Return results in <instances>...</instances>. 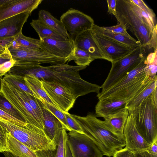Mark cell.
<instances>
[{
	"instance_id": "1",
	"label": "cell",
	"mask_w": 157,
	"mask_h": 157,
	"mask_svg": "<svg viewBox=\"0 0 157 157\" xmlns=\"http://www.w3.org/2000/svg\"><path fill=\"white\" fill-rule=\"evenodd\" d=\"M117 24L122 25L136 37L141 45L148 49H157L156 18L147 14L132 0H116Z\"/></svg>"
},
{
	"instance_id": "2",
	"label": "cell",
	"mask_w": 157,
	"mask_h": 157,
	"mask_svg": "<svg viewBox=\"0 0 157 157\" xmlns=\"http://www.w3.org/2000/svg\"><path fill=\"white\" fill-rule=\"evenodd\" d=\"M71 115L81 127L83 133L94 142L104 155L113 157L117 152L125 147L124 135L110 131L103 121L98 118L96 115L92 114L85 117Z\"/></svg>"
},
{
	"instance_id": "3",
	"label": "cell",
	"mask_w": 157,
	"mask_h": 157,
	"mask_svg": "<svg viewBox=\"0 0 157 157\" xmlns=\"http://www.w3.org/2000/svg\"><path fill=\"white\" fill-rule=\"evenodd\" d=\"M128 112L138 131L149 144L157 140V88L139 106Z\"/></svg>"
},
{
	"instance_id": "4",
	"label": "cell",
	"mask_w": 157,
	"mask_h": 157,
	"mask_svg": "<svg viewBox=\"0 0 157 157\" xmlns=\"http://www.w3.org/2000/svg\"><path fill=\"white\" fill-rule=\"evenodd\" d=\"M0 123L14 138L34 151L56 149L57 145L42 129L28 123L21 127L0 117Z\"/></svg>"
},
{
	"instance_id": "5",
	"label": "cell",
	"mask_w": 157,
	"mask_h": 157,
	"mask_svg": "<svg viewBox=\"0 0 157 157\" xmlns=\"http://www.w3.org/2000/svg\"><path fill=\"white\" fill-rule=\"evenodd\" d=\"M60 70L59 66L54 71L47 81L54 82L66 88L75 100L80 96L90 93L98 94L100 92V86L82 79L79 74V70Z\"/></svg>"
},
{
	"instance_id": "6",
	"label": "cell",
	"mask_w": 157,
	"mask_h": 157,
	"mask_svg": "<svg viewBox=\"0 0 157 157\" xmlns=\"http://www.w3.org/2000/svg\"><path fill=\"white\" fill-rule=\"evenodd\" d=\"M145 48L141 45L119 59L111 62L112 66L107 78L100 86L104 91L123 78L146 57Z\"/></svg>"
},
{
	"instance_id": "7",
	"label": "cell",
	"mask_w": 157,
	"mask_h": 157,
	"mask_svg": "<svg viewBox=\"0 0 157 157\" xmlns=\"http://www.w3.org/2000/svg\"><path fill=\"white\" fill-rule=\"evenodd\" d=\"M8 48L16 61L13 66L32 67L42 64L54 65L66 63L65 59L42 49H33L21 46L16 49Z\"/></svg>"
},
{
	"instance_id": "8",
	"label": "cell",
	"mask_w": 157,
	"mask_h": 157,
	"mask_svg": "<svg viewBox=\"0 0 157 157\" xmlns=\"http://www.w3.org/2000/svg\"><path fill=\"white\" fill-rule=\"evenodd\" d=\"M5 98L21 114L27 123L44 130L43 122L29 103L21 97L15 87L2 79L1 91Z\"/></svg>"
},
{
	"instance_id": "9",
	"label": "cell",
	"mask_w": 157,
	"mask_h": 157,
	"mask_svg": "<svg viewBox=\"0 0 157 157\" xmlns=\"http://www.w3.org/2000/svg\"><path fill=\"white\" fill-rule=\"evenodd\" d=\"M60 19L68 33V39L74 44L79 35L91 30L94 24L91 17L72 8L63 13Z\"/></svg>"
},
{
	"instance_id": "10",
	"label": "cell",
	"mask_w": 157,
	"mask_h": 157,
	"mask_svg": "<svg viewBox=\"0 0 157 157\" xmlns=\"http://www.w3.org/2000/svg\"><path fill=\"white\" fill-rule=\"evenodd\" d=\"M67 135V144L72 157H103L97 146L83 133L72 130Z\"/></svg>"
},
{
	"instance_id": "11",
	"label": "cell",
	"mask_w": 157,
	"mask_h": 157,
	"mask_svg": "<svg viewBox=\"0 0 157 157\" xmlns=\"http://www.w3.org/2000/svg\"><path fill=\"white\" fill-rule=\"evenodd\" d=\"M41 81L47 94L59 109L67 112L73 107L76 100L68 89L54 82Z\"/></svg>"
},
{
	"instance_id": "12",
	"label": "cell",
	"mask_w": 157,
	"mask_h": 157,
	"mask_svg": "<svg viewBox=\"0 0 157 157\" xmlns=\"http://www.w3.org/2000/svg\"><path fill=\"white\" fill-rule=\"evenodd\" d=\"M91 31L105 60L111 63L125 56L134 50L111 39Z\"/></svg>"
},
{
	"instance_id": "13",
	"label": "cell",
	"mask_w": 157,
	"mask_h": 157,
	"mask_svg": "<svg viewBox=\"0 0 157 157\" xmlns=\"http://www.w3.org/2000/svg\"><path fill=\"white\" fill-rule=\"evenodd\" d=\"M146 65V57L123 78L106 90L97 94V96L98 100L107 98L115 93L128 87L142 78L149 75Z\"/></svg>"
},
{
	"instance_id": "14",
	"label": "cell",
	"mask_w": 157,
	"mask_h": 157,
	"mask_svg": "<svg viewBox=\"0 0 157 157\" xmlns=\"http://www.w3.org/2000/svg\"><path fill=\"white\" fill-rule=\"evenodd\" d=\"M42 0H0V21L24 12L31 13Z\"/></svg>"
},
{
	"instance_id": "15",
	"label": "cell",
	"mask_w": 157,
	"mask_h": 157,
	"mask_svg": "<svg viewBox=\"0 0 157 157\" xmlns=\"http://www.w3.org/2000/svg\"><path fill=\"white\" fill-rule=\"evenodd\" d=\"M123 135L125 147L132 151L146 150L150 146L138 131L129 114L124 127Z\"/></svg>"
},
{
	"instance_id": "16",
	"label": "cell",
	"mask_w": 157,
	"mask_h": 157,
	"mask_svg": "<svg viewBox=\"0 0 157 157\" xmlns=\"http://www.w3.org/2000/svg\"><path fill=\"white\" fill-rule=\"evenodd\" d=\"M31 13H21L0 21V40L15 37L22 32L23 27Z\"/></svg>"
},
{
	"instance_id": "17",
	"label": "cell",
	"mask_w": 157,
	"mask_h": 157,
	"mask_svg": "<svg viewBox=\"0 0 157 157\" xmlns=\"http://www.w3.org/2000/svg\"><path fill=\"white\" fill-rule=\"evenodd\" d=\"M40 40L42 50L54 56L65 59L66 61L74 49V44L70 40L63 41L49 38Z\"/></svg>"
},
{
	"instance_id": "18",
	"label": "cell",
	"mask_w": 157,
	"mask_h": 157,
	"mask_svg": "<svg viewBox=\"0 0 157 157\" xmlns=\"http://www.w3.org/2000/svg\"><path fill=\"white\" fill-rule=\"evenodd\" d=\"M75 47L82 50L95 58L105 60L98 44L95 41L91 30L85 31L77 37Z\"/></svg>"
},
{
	"instance_id": "19",
	"label": "cell",
	"mask_w": 157,
	"mask_h": 157,
	"mask_svg": "<svg viewBox=\"0 0 157 157\" xmlns=\"http://www.w3.org/2000/svg\"><path fill=\"white\" fill-rule=\"evenodd\" d=\"M40 104L43 113L44 130L49 137L57 145L63 128L62 124L54 115Z\"/></svg>"
},
{
	"instance_id": "20",
	"label": "cell",
	"mask_w": 157,
	"mask_h": 157,
	"mask_svg": "<svg viewBox=\"0 0 157 157\" xmlns=\"http://www.w3.org/2000/svg\"><path fill=\"white\" fill-rule=\"evenodd\" d=\"M128 115V110L125 107L104 117L103 121L107 128L112 132L123 135L124 127Z\"/></svg>"
},
{
	"instance_id": "21",
	"label": "cell",
	"mask_w": 157,
	"mask_h": 157,
	"mask_svg": "<svg viewBox=\"0 0 157 157\" xmlns=\"http://www.w3.org/2000/svg\"><path fill=\"white\" fill-rule=\"evenodd\" d=\"M127 101L118 99L106 98L98 100L95 106L96 116L104 117L125 107Z\"/></svg>"
},
{
	"instance_id": "22",
	"label": "cell",
	"mask_w": 157,
	"mask_h": 157,
	"mask_svg": "<svg viewBox=\"0 0 157 157\" xmlns=\"http://www.w3.org/2000/svg\"><path fill=\"white\" fill-rule=\"evenodd\" d=\"M157 77L151 79L129 100L125 108L129 110L139 106L157 88Z\"/></svg>"
},
{
	"instance_id": "23",
	"label": "cell",
	"mask_w": 157,
	"mask_h": 157,
	"mask_svg": "<svg viewBox=\"0 0 157 157\" xmlns=\"http://www.w3.org/2000/svg\"><path fill=\"white\" fill-rule=\"evenodd\" d=\"M92 31L101 35L123 44L134 49L141 45L140 43L130 35L127 36L113 32L94 24L91 30Z\"/></svg>"
},
{
	"instance_id": "24",
	"label": "cell",
	"mask_w": 157,
	"mask_h": 157,
	"mask_svg": "<svg viewBox=\"0 0 157 157\" xmlns=\"http://www.w3.org/2000/svg\"><path fill=\"white\" fill-rule=\"evenodd\" d=\"M24 79L26 84L33 93L35 98L41 102L46 101L57 108L45 91L41 80L29 75H25Z\"/></svg>"
},
{
	"instance_id": "25",
	"label": "cell",
	"mask_w": 157,
	"mask_h": 157,
	"mask_svg": "<svg viewBox=\"0 0 157 157\" xmlns=\"http://www.w3.org/2000/svg\"><path fill=\"white\" fill-rule=\"evenodd\" d=\"M38 19L55 32L68 38V33L61 21L55 18L48 11L44 10H40Z\"/></svg>"
},
{
	"instance_id": "26",
	"label": "cell",
	"mask_w": 157,
	"mask_h": 157,
	"mask_svg": "<svg viewBox=\"0 0 157 157\" xmlns=\"http://www.w3.org/2000/svg\"><path fill=\"white\" fill-rule=\"evenodd\" d=\"M7 137L9 152L19 157H38L34 151L14 138L9 132Z\"/></svg>"
},
{
	"instance_id": "27",
	"label": "cell",
	"mask_w": 157,
	"mask_h": 157,
	"mask_svg": "<svg viewBox=\"0 0 157 157\" xmlns=\"http://www.w3.org/2000/svg\"><path fill=\"white\" fill-rule=\"evenodd\" d=\"M67 139V133L66 131L63 128L56 150L37 151L35 152L38 157H66V151Z\"/></svg>"
},
{
	"instance_id": "28",
	"label": "cell",
	"mask_w": 157,
	"mask_h": 157,
	"mask_svg": "<svg viewBox=\"0 0 157 157\" xmlns=\"http://www.w3.org/2000/svg\"><path fill=\"white\" fill-rule=\"evenodd\" d=\"M30 24L38 34L40 39L49 38L63 41L69 40L55 32L38 19L32 20Z\"/></svg>"
},
{
	"instance_id": "29",
	"label": "cell",
	"mask_w": 157,
	"mask_h": 157,
	"mask_svg": "<svg viewBox=\"0 0 157 157\" xmlns=\"http://www.w3.org/2000/svg\"><path fill=\"white\" fill-rule=\"evenodd\" d=\"M95 59L86 52L75 47L73 52L66 61L68 62L73 60L77 66L86 67Z\"/></svg>"
},
{
	"instance_id": "30",
	"label": "cell",
	"mask_w": 157,
	"mask_h": 157,
	"mask_svg": "<svg viewBox=\"0 0 157 157\" xmlns=\"http://www.w3.org/2000/svg\"><path fill=\"white\" fill-rule=\"evenodd\" d=\"M6 82L26 93L35 97L33 92L25 83L24 77L12 75L8 72L2 78Z\"/></svg>"
},
{
	"instance_id": "31",
	"label": "cell",
	"mask_w": 157,
	"mask_h": 157,
	"mask_svg": "<svg viewBox=\"0 0 157 157\" xmlns=\"http://www.w3.org/2000/svg\"><path fill=\"white\" fill-rule=\"evenodd\" d=\"M14 40L18 43L19 47L35 50L42 49L40 39L26 36L23 35L22 32L16 36Z\"/></svg>"
},
{
	"instance_id": "32",
	"label": "cell",
	"mask_w": 157,
	"mask_h": 157,
	"mask_svg": "<svg viewBox=\"0 0 157 157\" xmlns=\"http://www.w3.org/2000/svg\"><path fill=\"white\" fill-rule=\"evenodd\" d=\"M15 87L20 95L29 103L39 117L43 122V113L42 106L39 100L24 91Z\"/></svg>"
},
{
	"instance_id": "33",
	"label": "cell",
	"mask_w": 157,
	"mask_h": 157,
	"mask_svg": "<svg viewBox=\"0 0 157 157\" xmlns=\"http://www.w3.org/2000/svg\"><path fill=\"white\" fill-rule=\"evenodd\" d=\"M0 109L17 119L26 123L23 116L5 98L1 91L0 92Z\"/></svg>"
},
{
	"instance_id": "34",
	"label": "cell",
	"mask_w": 157,
	"mask_h": 157,
	"mask_svg": "<svg viewBox=\"0 0 157 157\" xmlns=\"http://www.w3.org/2000/svg\"><path fill=\"white\" fill-rule=\"evenodd\" d=\"M39 101L45 108L51 113L60 121L64 129L69 132L72 131L67 124L63 112L46 101L41 102L39 100Z\"/></svg>"
},
{
	"instance_id": "35",
	"label": "cell",
	"mask_w": 157,
	"mask_h": 157,
	"mask_svg": "<svg viewBox=\"0 0 157 157\" xmlns=\"http://www.w3.org/2000/svg\"><path fill=\"white\" fill-rule=\"evenodd\" d=\"M146 68L149 76L152 78L157 76V50L150 53L146 57Z\"/></svg>"
},
{
	"instance_id": "36",
	"label": "cell",
	"mask_w": 157,
	"mask_h": 157,
	"mask_svg": "<svg viewBox=\"0 0 157 157\" xmlns=\"http://www.w3.org/2000/svg\"><path fill=\"white\" fill-rule=\"evenodd\" d=\"M7 129L0 123V153L9 152L7 135Z\"/></svg>"
},
{
	"instance_id": "37",
	"label": "cell",
	"mask_w": 157,
	"mask_h": 157,
	"mask_svg": "<svg viewBox=\"0 0 157 157\" xmlns=\"http://www.w3.org/2000/svg\"><path fill=\"white\" fill-rule=\"evenodd\" d=\"M67 121V124L72 130L80 133H83L81 127L71 114L68 112H63Z\"/></svg>"
},
{
	"instance_id": "38",
	"label": "cell",
	"mask_w": 157,
	"mask_h": 157,
	"mask_svg": "<svg viewBox=\"0 0 157 157\" xmlns=\"http://www.w3.org/2000/svg\"><path fill=\"white\" fill-rule=\"evenodd\" d=\"M0 117L21 127H24L27 123L22 121L0 109Z\"/></svg>"
},
{
	"instance_id": "39",
	"label": "cell",
	"mask_w": 157,
	"mask_h": 157,
	"mask_svg": "<svg viewBox=\"0 0 157 157\" xmlns=\"http://www.w3.org/2000/svg\"><path fill=\"white\" fill-rule=\"evenodd\" d=\"M16 61L12 58L0 65V77L2 78L8 72L13 66Z\"/></svg>"
},
{
	"instance_id": "40",
	"label": "cell",
	"mask_w": 157,
	"mask_h": 157,
	"mask_svg": "<svg viewBox=\"0 0 157 157\" xmlns=\"http://www.w3.org/2000/svg\"><path fill=\"white\" fill-rule=\"evenodd\" d=\"M105 29L113 32L127 36L130 35L128 33L124 26L120 24H117L116 25L107 27H103Z\"/></svg>"
},
{
	"instance_id": "41",
	"label": "cell",
	"mask_w": 157,
	"mask_h": 157,
	"mask_svg": "<svg viewBox=\"0 0 157 157\" xmlns=\"http://www.w3.org/2000/svg\"><path fill=\"white\" fill-rule=\"evenodd\" d=\"M113 157H134L132 151L125 147L117 152Z\"/></svg>"
},
{
	"instance_id": "42",
	"label": "cell",
	"mask_w": 157,
	"mask_h": 157,
	"mask_svg": "<svg viewBox=\"0 0 157 157\" xmlns=\"http://www.w3.org/2000/svg\"><path fill=\"white\" fill-rule=\"evenodd\" d=\"M108 6V13L115 17L117 15L116 0H106Z\"/></svg>"
},
{
	"instance_id": "43",
	"label": "cell",
	"mask_w": 157,
	"mask_h": 157,
	"mask_svg": "<svg viewBox=\"0 0 157 157\" xmlns=\"http://www.w3.org/2000/svg\"><path fill=\"white\" fill-rule=\"evenodd\" d=\"M134 157H157V155L151 154L146 150L132 151Z\"/></svg>"
},
{
	"instance_id": "44",
	"label": "cell",
	"mask_w": 157,
	"mask_h": 157,
	"mask_svg": "<svg viewBox=\"0 0 157 157\" xmlns=\"http://www.w3.org/2000/svg\"><path fill=\"white\" fill-rule=\"evenodd\" d=\"M12 58L11 53L7 47L5 51L0 54V65Z\"/></svg>"
},
{
	"instance_id": "45",
	"label": "cell",
	"mask_w": 157,
	"mask_h": 157,
	"mask_svg": "<svg viewBox=\"0 0 157 157\" xmlns=\"http://www.w3.org/2000/svg\"><path fill=\"white\" fill-rule=\"evenodd\" d=\"M15 37H11L0 40V54L4 52L7 46L13 41Z\"/></svg>"
},
{
	"instance_id": "46",
	"label": "cell",
	"mask_w": 157,
	"mask_h": 157,
	"mask_svg": "<svg viewBox=\"0 0 157 157\" xmlns=\"http://www.w3.org/2000/svg\"><path fill=\"white\" fill-rule=\"evenodd\" d=\"M146 150L151 154L157 155V140L150 145Z\"/></svg>"
},
{
	"instance_id": "47",
	"label": "cell",
	"mask_w": 157,
	"mask_h": 157,
	"mask_svg": "<svg viewBox=\"0 0 157 157\" xmlns=\"http://www.w3.org/2000/svg\"><path fill=\"white\" fill-rule=\"evenodd\" d=\"M4 155L5 157H19L17 156L10 152H3Z\"/></svg>"
},
{
	"instance_id": "48",
	"label": "cell",
	"mask_w": 157,
	"mask_h": 157,
	"mask_svg": "<svg viewBox=\"0 0 157 157\" xmlns=\"http://www.w3.org/2000/svg\"><path fill=\"white\" fill-rule=\"evenodd\" d=\"M66 157H72L71 154V153L70 149L69 148V147L67 144L66 147Z\"/></svg>"
},
{
	"instance_id": "49",
	"label": "cell",
	"mask_w": 157,
	"mask_h": 157,
	"mask_svg": "<svg viewBox=\"0 0 157 157\" xmlns=\"http://www.w3.org/2000/svg\"><path fill=\"white\" fill-rule=\"evenodd\" d=\"M2 78L0 77V92L1 91L2 87Z\"/></svg>"
}]
</instances>
